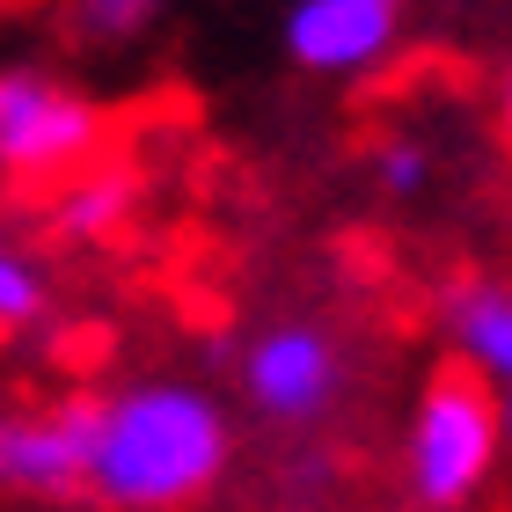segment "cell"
<instances>
[{"label": "cell", "mask_w": 512, "mask_h": 512, "mask_svg": "<svg viewBox=\"0 0 512 512\" xmlns=\"http://www.w3.org/2000/svg\"><path fill=\"white\" fill-rule=\"evenodd\" d=\"M505 454V432H498V388L469 374L461 359H447L439 374L425 381L410 410V447H403V469H410V498L425 512H461L483 483H491Z\"/></svg>", "instance_id": "2"}, {"label": "cell", "mask_w": 512, "mask_h": 512, "mask_svg": "<svg viewBox=\"0 0 512 512\" xmlns=\"http://www.w3.org/2000/svg\"><path fill=\"white\" fill-rule=\"evenodd\" d=\"M44 271L30 264L22 249H8L0 242V330H30V322L44 315Z\"/></svg>", "instance_id": "10"}, {"label": "cell", "mask_w": 512, "mask_h": 512, "mask_svg": "<svg viewBox=\"0 0 512 512\" xmlns=\"http://www.w3.org/2000/svg\"><path fill=\"white\" fill-rule=\"evenodd\" d=\"M498 132H505V147H512V74H505V88H498Z\"/></svg>", "instance_id": "12"}, {"label": "cell", "mask_w": 512, "mask_h": 512, "mask_svg": "<svg viewBox=\"0 0 512 512\" xmlns=\"http://www.w3.org/2000/svg\"><path fill=\"white\" fill-rule=\"evenodd\" d=\"M242 388L271 425H315L344 388V352L315 322H271L242 352Z\"/></svg>", "instance_id": "5"}, {"label": "cell", "mask_w": 512, "mask_h": 512, "mask_svg": "<svg viewBox=\"0 0 512 512\" xmlns=\"http://www.w3.org/2000/svg\"><path fill=\"white\" fill-rule=\"evenodd\" d=\"M374 176H381L388 198H417L425 176H432V154L417 147V139H381V147H374Z\"/></svg>", "instance_id": "11"}, {"label": "cell", "mask_w": 512, "mask_h": 512, "mask_svg": "<svg viewBox=\"0 0 512 512\" xmlns=\"http://www.w3.org/2000/svg\"><path fill=\"white\" fill-rule=\"evenodd\" d=\"M103 161V110L44 66H0V169L15 183H66Z\"/></svg>", "instance_id": "3"}, {"label": "cell", "mask_w": 512, "mask_h": 512, "mask_svg": "<svg viewBox=\"0 0 512 512\" xmlns=\"http://www.w3.org/2000/svg\"><path fill=\"white\" fill-rule=\"evenodd\" d=\"M366 8H388V15H395V8H403V0H366Z\"/></svg>", "instance_id": "14"}, {"label": "cell", "mask_w": 512, "mask_h": 512, "mask_svg": "<svg viewBox=\"0 0 512 512\" xmlns=\"http://www.w3.org/2000/svg\"><path fill=\"white\" fill-rule=\"evenodd\" d=\"M132 213H139V169L132 161H88L52 198V227L66 242H118L132 227Z\"/></svg>", "instance_id": "8"}, {"label": "cell", "mask_w": 512, "mask_h": 512, "mask_svg": "<svg viewBox=\"0 0 512 512\" xmlns=\"http://www.w3.org/2000/svg\"><path fill=\"white\" fill-rule=\"evenodd\" d=\"M498 432H505V454H512V388L498 395Z\"/></svg>", "instance_id": "13"}, {"label": "cell", "mask_w": 512, "mask_h": 512, "mask_svg": "<svg viewBox=\"0 0 512 512\" xmlns=\"http://www.w3.org/2000/svg\"><path fill=\"white\" fill-rule=\"evenodd\" d=\"M439 322L454 337V359L491 388H512V286L498 278H461L439 300Z\"/></svg>", "instance_id": "7"}, {"label": "cell", "mask_w": 512, "mask_h": 512, "mask_svg": "<svg viewBox=\"0 0 512 512\" xmlns=\"http://www.w3.org/2000/svg\"><path fill=\"white\" fill-rule=\"evenodd\" d=\"M161 15H169V0H74V8H66V30H74L88 52H132L139 37H154Z\"/></svg>", "instance_id": "9"}, {"label": "cell", "mask_w": 512, "mask_h": 512, "mask_svg": "<svg viewBox=\"0 0 512 512\" xmlns=\"http://www.w3.org/2000/svg\"><path fill=\"white\" fill-rule=\"evenodd\" d=\"M88 439L96 395H66L44 410H0V498H81L88 491Z\"/></svg>", "instance_id": "4"}, {"label": "cell", "mask_w": 512, "mask_h": 512, "mask_svg": "<svg viewBox=\"0 0 512 512\" xmlns=\"http://www.w3.org/2000/svg\"><path fill=\"white\" fill-rule=\"evenodd\" d=\"M227 410L191 381H132L96 403L88 439V498L110 512H183L220 483Z\"/></svg>", "instance_id": "1"}, {"label": "cell", "mask_w": 512, "mask_h": 512, "mask_svg": "<svg viewBox=\"0 0 512 512\" xmlns=\"http://www.w3.org/2000/svg\"><path fill=\"white\" fill-rule=\"evenodd\" d=\"M395 44V15L366 0H293L286 8V59L308 74H366Z\"/></svg>", "instance_id": "6"}]
</instances>
